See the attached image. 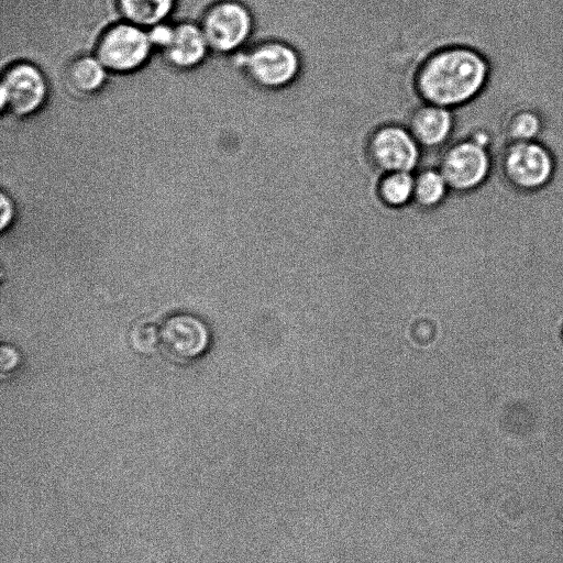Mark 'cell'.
Instances as JSON below:
<instances>
[{"label": "cell", "mask_w": 563, "mask_h": 563, "mask_svg": "<svg viewBox=\"0 0 563 563\" xmlns=\"http://www.w3.org/2000/svg\"><path fill=\"white\" fill-rule=\"evenodd\" d=\"M489 68L475 49L462 45H440L429 49L409 76V89L417 102L456 110L484 89Z\"/></svg>", "instance_id": "1"}, {"label": "cell", "mask_w": 563, "mask_h": 563, "mask_svg": "<svg viewBox=\"0 0 563 563\" xmlns=\"http://www.w3.org/2000/svg\"><path fill=\"white\" fill-rule=\"evenodd\" d=\"M230 57L245 80L264 95L290 89L305 73L301 51L290 40L277 35L257 36Z\"/></svg>", "instance_id": "2"}, {"label": "cell", "mask_w": 563, "mask_h": 563, "mask_svg": "<svg viewBox=\"0 0 563 563\" xmlns=\"http://www.w3.org/2000/svg\"><path fill=\"white\" fill-rule=\"evenodd\" d=\"M361 152L364 163L376 176L388 172H416L423 151L404 122L385 120L367 130Z\"/></svg>", "instance_id": "3"}, {"label": "cell", "mask_w": 563, "mask_h": 563, "mask_svg": "<svg viewBox=\"0 0 563 563\" xmlns=\"http://www.w3.org/2000/svg\"><path fill=\"white\" fill-rule=\"evenodd\" d=\"M211 52L231 55L247 47L256 36V19L251 9L236 0L213 4L200 22Z\"/></svg>", "instance_id": "4"}, {"label": "cell", "mask_w": 563, "mask_h": 563, "mask_svg": "<svg viewBox=\"0 0 563 563\" xmlns=\"http://www.w3.org/2000/svg\"><path fill=\"white\" fill-rule=\"evenodd\" d=\"M437 166L451 195H466L479 188L490 172L488 151L470 139L450 142L439 155Z\"/></svg>", "instance_id": "5"}, {"label": "cell", "mask_w": 563, "mask_h": 563, "mask_svg": "<svg viewBox=\"0 0 563 563\" xmlns=\"http://www.w3.org/2000/svg\"><path fill=\"white\" fill-rule=\"evenodd\" d=\"M47 98V80L36 65L19 62L0 73V112L30 117L45 106Z\"/></svg>", "instance_id": "6"}, {"label": "cell", "mask_w": 563, "mask_h": 563, "mask_svg": "<svg viewBox=\"0 0 563 563\" xmlns=\"http://www.w3.org/2000/svg\"><path fill=\"white\" fill-rule=\"evenodd\" d=\"M152 53L146 29L121 21L103 33L95 56L108 71L128 74L143 67Z\"/></svg>", "instance_id": "7"}, {"label": "cell", "mask_w": 563, "mask_h": 563, "mask_svg": "<svg viewBox=\"0 0 563 563\" xmlns=\"http://www.w3.org/2000/svg\"><path fill=\"white\" fill-rule=\"evenodd\" d=\"M209 344L208 327L194 314H172L159 327V349L174 362H191L200 357L208 350Z\"/></svg>", "instance_id": "8"}, {"label": "cell", "mask_w": 563, "mask_h": 563, "mask_svg": "<svg viewBox=\"0 0 563 563\" xmlns=\"http://www.w3.org/2000/svg\"><path fill=\"white\" fill-rule=\"evenodd\" d=\"M504 167L514 187L537 190L551 179L554 163L550 152L539 142H514L506 150Z\"/></svg>", "instance_id": "9"}, {"label": "cell", "mask_w": 563, "mask_h": 563, "mask_svg": "<svg viewBox=\"0 0 563 563\" xmlns=\"http://www.w3.org/2000/svg\"><path fill=\"white\" fill-rule=\"evenodd\" d=\"M422 151L441 152L453 139L454 110L428 102L415 103L404 122Z\"/></svg>", "instance_id": "10"}, {"label": "cell", "mask_w": 563, "mask_h": 563, "mask_svg": "<svg viewBox=\"0 0 563 563\" xmlns=\"http://www.w3.org/2000/svg\"><path fill=\"white\" fill-rule=\"evenodd\" d=\"M162 52L174 67L189 69L199 66L208 56L210 48L200 24L181 22L174 24L173 41Z\"/></svg>", "instance_id": "11"}, {"label": "cell", "mask_w": 563, "mask_h": 563, "mask_svg": "<svg viewBox=\"0 0 563 563\" xmlns=\"http://www.w3.org/2000/svg\"><path fill=\"white\" fill-rule=\"evenodd\" d=\"M450 187L437 165L419 167L413 173L412 203L422 210H434L448 202Z\"/></svg>", "instance_id": "12"}, {"label": "cell", "mask_w": 563, "mask_h": 563, "mask_svg": "<svg viewBox=\"0 0 563 563\" xmlns=\"http://www.w3.org/2000/svg\"><path fill=\"white\" fill-rule=\"evenodd\" d=\"M415 173V172H413ZM413 173L388 172L375 176L372 191L380 205L389 209H401L413 200Z\"/></svg>", "instance_id": "13"}, {"label": "cell", "mask_w": 563, "mask_h": 563, "mask_svg": "<svg viewBox=\"0 0 563 563\" xmlns=\"http://www.w3.org/2000/svg\"><path fill=\"white\" fill-rule=\"evenodd\" d=\"M123 21L143 29L169 21L176 0H118Z\"/></svg>", "instance_id": "14"}, {"label": "cell", "mask_w": 563, "mask_h": 563, "mask_svg": "<svg viewBox=\"0 0 563 563\" xmlns=\"http://www.w3.org/2000/svg\"><path fill=\"white\" fill-rule=\"evenodd\" d=\"M542 131L540 117L531 110H521L515 113L508 122L506 134L511 144L514 142L537 141Z\"/></svg>", "instance_id": "15"}, {"label": "cell", "mask_w": 563, "mask_h": 563, "mask_svg": "<svg viewBox=\"0 0 563 563\" xmlns=\"http://www.w3.org/2000/svg\"><path fill=\"white\" fill-rule=\"evenodd\" d=\"M130 343L142 355H152L159 349V329L148 321H141L130 331Z\"/></svg>", "instance_id": "16"}, {"label": "cell", "mask_w": 563, "mask_h": 563, "mask_svg": "<svg viewBox=\"0 0 563 563\" xmlns=\"http://www.w3.org/2000/svg\"><path fill=\"white\" fill-rule=\"evenodd\" d=\"M146 31L153 49L165 51L174 37V24L168 21L158 23Z\"/></svg>", "instance_id": "17"}, {"label": "cell", "mask_w": 563, "mask_h": 563, "mask_svg": "<svg viewBox=\"0 0 563 563\" xmlns=\"http://www.w3.org/2000/svg\"><path fill=\"white\" fill-rule=\"evenodd\" d=\"M0 229L1 231H5L9 229L15 221L18 216V209L15 202L4 191H0Z\"/></svg>", "instance_id": "18"}, {"label": "cell", "mask_w": 563, "mask_h": 563, "mask_svg": "<svg viewBox=\"0 0 563 563\" xmlns=\"http://www.w3.org/2000/svg\"><path fill=\"white\" fill-rule=\"evenodd\" d=\"M21 355L13 346L2 345L0 350L1 373H11L19 367Z\"/></svg>", "instance_id": "19"}, {"label": "cell", "mask_w": 563, "mask_h": 563, "mask_svg": "<svg viewBox=\"0 0 563 563\" xmlns=\"http://www.w3.org/2000/svg\"><path fill=\"white\" fill-rule=\"evenodd\" d=\"M562 338H563V328H562Z\"/></svg>", "instance_id": "20"}]
</instances>
